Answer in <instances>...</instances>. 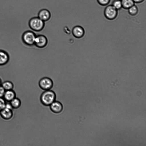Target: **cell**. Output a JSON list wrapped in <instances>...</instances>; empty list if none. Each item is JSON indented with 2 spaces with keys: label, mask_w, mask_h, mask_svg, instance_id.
<instances>
[{
  "label": "cell",
  "mask_w": 146,
  "mask_h": 146,
  "mask_svg": "<svg viewBox=\"0 0 146 146\" xmlns=\"http://www.w3.org/2000/svg\"><path fill=\"white\" fill-rule=\"evenodd\" d=\"M122 8L128 10L131 6L135 4L133 0H121Z\"/></svg>",
  "instance_id": "14"
},
{
  "label": "cell",
  "mask_w": 146,
  "mask_h": 146,
  "mask_svg": "<svg viewBox=\"0 0 146 146\" xmlns=\"http://www.w3.org/2000/svg\"><path fill=\"white\" fill-rule=\"evenodd\" d=\"M55 93L51 90H46L41 94L40 100L42 104L45 106H50L56 100Z\"/></svg>",
  "instance_id": "1"
},
{
  "label": "cell",
  "mask_w": 146,
  "mask_h": 146,
  "mask_svg": "<svg viewBox=\"0 0 146 146\" xmlns=\"http://www.w3.org/2000/svg\"><path fill=\"white\" fill-rule=\"evenodd\" d=\"M48 42L46 37L43 35H36L34 45L39 48H43L46 46Z\"/></svg>",
  "instance_id": "6"
},
{
  "label": "cell",
  "mask_w": 146,
  "mask_h": 146,
  "mask_svg": "<svg viewBox=\"0 0 146 146\" xmlns=\"http://www.w3.org/2000/svg\"><path fill=\"white\" fill-rule=\"evenodd\" d=\"M6 103L3 98H0V111L5 108Z\"/></svg>",
  "instance_id": "19"
},
{
  "label": "cell",
  "mask_w": 146,
  "mask_h": 146,
  "mask_svg": "<svg viewBox=\"0 0 146 146\" xmlns=\"http://www.w3.org/2000/svg\"><path fill=\"white\" fill-rule=\"evenodd\" d=\"M9 59L8 53L5 51L0 50V65H3L8 63Z\"/></svg>",
  "instance_id": "12"
},
{
  "label": "cell",
  "mask_w": 146,
  "mask_h": 146,
  "mask_svg": "<svg viewBox=\"0 0 146 146\" xmlns=\"http://www.w3.org/2000/svg\"><path fill=\"white\" fill-rule=\"evenodd\" d=\"M111 5L118 11L122 8L121 0H114L112 2Z\"/></svg>",
  "instance_id": "17"
},
{
  "label": "cell",
  "mask_w": 146,
  "mask_h": 146,
  "mask_svg": "<svg viewBox=\"0 0 146 146\" xmlns=\"http://www.w3.org/2000/svg\"><path fill=\"white\" fill-rule=\"evenodd\" d=\"M38 17L45 22L50 19L51 17V14L50 11L48 9H42L39 11Z\"/></svg>",
  "instance_id": "10"
},
{
  "label": "cell",
  "mask_w": 146,
  "mask_h": 146,
  "mask_svg": "<svg viewBox=\"0 0 146 146\" xmlns=\"http://www.w3.org/2000/svg\"><path fill=\"white\" fill-rule=\"evenodd\" d=\"M118 10L112 5H107L104 11V16L107 19L112 20L115 19L118 15Z\"/></svg>",
  "instance_id": "4"
},
{
  "label": "cell",
  "mask_w": 146,
  "mask_h": 146,
  "mask_svg": "<svg viewBox=\"0 0 146 146\" xmlns=\"http://www.w3.org/2000/svg\"><path fill=\"white\" fill-rule=\"evenodd\" d=\"M34 32L31 31L25 32L22 35V39L23 42L27 45L31 46L34 45L36 36Z\"/></svg>",
  "instance_id": "3"
},
{
  "label": "cell",
  "mask_w": 146,
  "mask_h": 146,
  "mask_svg": "<svg viewBox=\"0 0 146 146\" xmlns=\"http://www.w3.org/2000/svg\"><path fill=\"white\" fill-rule=\"evenodd\" d=\"M29 25L30 28L36 32L42 31L45 26V22L38 17L31 18L29 20Z\"/></svg>",
  "instance_id": "2"
},
{
  "label": "cell",
  "mask_w": 146,
  "mask_h": 146,
  "mask_svg": "<svg viewBox=\"0 0 146 146\" xmlns=\"http://www.w3.org/2000/svg\"><path fill=\"white\" fill-rule=\"evenodd\" d=\"M128 10L129 14L132 16L136 15L138 12V8L135 4L130 7Z\"/></svg>",
  "instance_id": "16"
},
{
  "label": "cell",
  "mask_w": 146,
  "mask_h": 146,
  "mask_svg": "<svg viewBox=\"0 0 146 146\" xmlns=\"http://www.w3.org/2000/svg\"><path fill=\"white\" fill-rule=\"evenodd\" d=\"M2 83V80L1 79V78H0V86L1 85Z\"/></svg>",
  "instance_id": "22"
},
{
  "label": "cell",
  "mask_w": 146,
  "mask_h": 146,
  "mask_svg": "<svg viewBox=\"0 0 146 146\" xmlns=\"http://www.w3.org/2000/svg\"><path fill=\"white\" fill-rule=\"evenodd\" d=\"M1 86L5 91L13 90L14 86L13 83L9 81L2 82Z\"/></svg>",
  "instance_id": "15"
},
{
  "label": "cell",
  "mask_w": 146,
  "mask_h": 146,
  "mask_svg": "<svg viewBox=\"0 0 146 146\" xmlns=\"http://www.w3.org/2000/svg\"><path fill=\"white\" fill-rule=\"evenodd\" d=\"M13 109H17L19 108L21 105L20 100L16 97L14 98L9 102Z\"/></svg>",
  "instance_id": "13"
},
{
  "label": "cell",
  "mask_w": 146,
  "mask_h": 146,
  "mask_svg": "<svg viewBox=\"0 0 146 146\" xmlns=\"http://www.w3.org/2000/svg\"><path fill=\"white\" fill-rule=\"evenodd\" d=\"M38 85L42 89L45 91L48 90L52 88L53 86V82L50 78L44 77L40 80Z\"/></svg>",
  "instance_id": "5"
},
{
  "label": "cell",
  "mask_w": 146,
  "mask_h": 146,
  "mask_svg": "<svg viewBox=\"0 0 146 146\" xmlns=\"http://www.w3.org/2000/svg\"><path fill=\"white\" fill-rule=\"evenodd\" d=\"M5 91L2 86H0V98H3Z\"/></svg>",
  "instance_id": "20"
},
{
  "label": "cell",
  "mask_w": 146,
  "mask_h": 146,
  "mask_svg": "<svg viewBox=\"0 0 146 146\" xmlns=\"http://www.w3.org/2000/svg\"></svg>",
  "instance_id": "23"
},
{
  "label": "cell",
  "mask_w": 146,
  "mask_h": 146,
  "mask_svg": "<svg viewBox=\"0 0 146 146\" xmlns=\"http://www.w3.org/2000/svg\"><path fill=\"white\" fill-rule=\"evenodd\" d=\"M50 109L53 112L55 113H59L62 111L63 106L60 102L55 101L50 106Z\"/></svg>",
  "instance_id": "9"
},
{
  "label": "cell",
  "mask_w": 146,
  "mask_h": 146,
  "mask_svg": "<svg viewBox=\"0 0 146 146\" xmlns=\"http://www.w3.org/2000/svg\"><path fill=\"white\" fill-rule=\"evenodd\" d=\"M135 3H140L143 2L145 0H133Z\"/></svg>",
  "instance_id": "21"
},
{
  "label": "cell",
  "mask_w": 146,
  "mask_h": 146,
  "mask_svg": "<svg viewBox=\"0 0 146 146\" xmlns=\"http://www.w3.org/2000/svg\"><path fill=\"white\" fill-rule=\"evenodd\" d=\"M13 109L5 107L0 111V115L3 119L9 120L13 117Z\"/></svg>",
  "instance_id": "7"
},
{
  "label": "cell",
  "mask_w": 146,
  "mask_h": 146,
  "mask_svg": "<svg viewBox=\"0 0 146 146\" xmlns=\"http://www.w3.org/2000/svg\"><path fill=\"white\" fill-rule=\"evenodd\" d=\"M73 36L75 38H82L84 35L85 31L84 28L79 25L74 27L72 30Z\"/></svg>",
  "instance_id": "8"
},
{
  "label": "cell",
  "mask_w": 146,
  "mask_h": 146,
  "mask_svg": "<svg viewBox=\"0 0 146 146\" xmlns=\"http://www.w3.org/2000/svg\"><path fill=\"white\" fill-rule=\"evenodd\" d=\"M98 3L102 6H107L110 2L111 0H97Z\"/></svg>",
  "instance_id": "18"
},
{
  "label": "cell",
  "mask_w": 146,
  "mask_h": 146,
  "mask_svg": "<svg viewBox=\"0 0 146 146\" xmlns=\"http://www.w3.org/2000/svg\"><path fill=\"white\" fill-rule=\"evenodd\" d=\"M16 93L13 90L5 91L3 98L7 102H10L16 97Z\"/></svg>",
  "instance_id": "11"
}]
</instances>
